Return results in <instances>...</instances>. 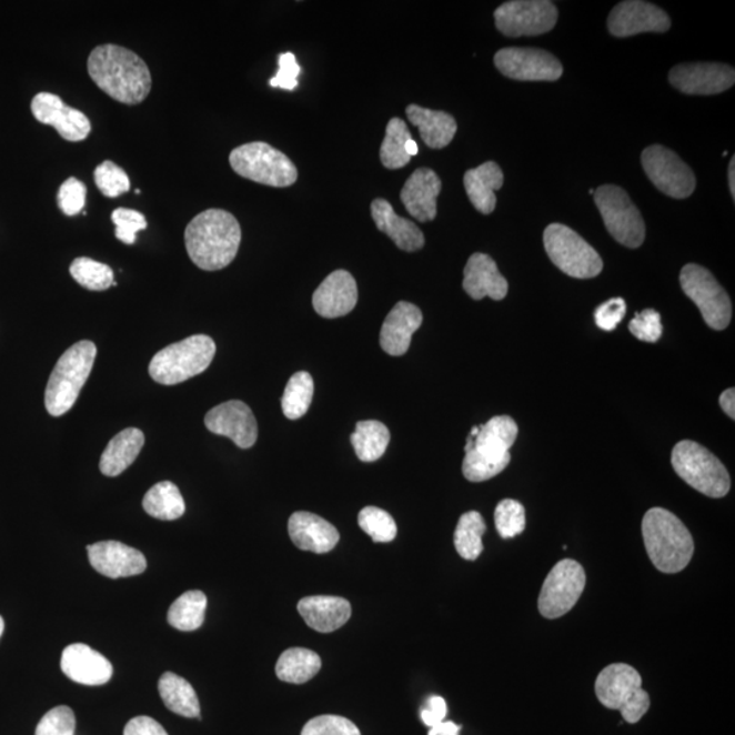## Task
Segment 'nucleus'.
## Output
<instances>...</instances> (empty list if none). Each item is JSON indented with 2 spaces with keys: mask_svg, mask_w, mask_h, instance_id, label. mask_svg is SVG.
I'll return each instance as SVG.
<instances>
[{
  "mask_svg": "<svg viewBox=\"0 0 735 735\" xmlns=\"http://www.w3.org/2000/svg\"><path fill=\"white\" fill-rule=\"evenodd\" d=\"M98 348L81 341L60 355L46 389L47 412L60 417L71 411L93 370Z\"/></svg>",
  "mask_w": 735,
  "mask_h": 735,
  "instance_id": "5",
  "label": "nucleus"
},
{
  "mask_svg": "<svg viewBox=\"0 0 735 735\" xmlns=\"http://www.w3.org/2000/svg\"><path fill=\"white\" fill-rule=\"evenodd\" d=\"M75 726L74 711L68 706H58L41 718L34 735H74Z\"/></svg>",
  "mask_w": 735,
  "mask_h": 735,
  "instance_id": "45",
  "label": "nucleus"
},
{
  "mask_svg": "<svg viewBox=\"0 0 735 735\" xmlns=\"http://www.w3.org/2000/svg\"><path fill=\"white\" fill-rule=\"evenodd\" d=\"M413 140L407 125L400 118L391 119L381 148L382 164L387 170H400L411 162L412 157L407 155L405 144Z\"/></svg>",
  "mask_w": 735,
  "mask_h": 735,
  "instance_id": "39",
  "label": "nucleus"
},
{
  "mask_svg": "<svg viewBox=\"0 0 735 735\" xmlns=\"http://www.w3.org/2000/svg\"><path fill=\"white\" fill-rule=\"evenodd\" d=\"M668 81L685 94H718L734 85L735 71L732 66L721 63L678 64L668 74Z\"/></svg>",
  "mask_w": 735,
  "mask_h": 735,
  "instance_id": "18",
  "label": "nucleus"
},
{
  "mask_svg": "<svg viewBox=\"0 0 735 735\" xmlns=\"http://www.w3.org/2000/svg\"><path fill=\"white\" fill-rule=\"evenodd\" d=\"M644 546L651 563L664 574H678L689 565L695 553L689 530L665 509H651L642 522Z\"/></svg>",
  "mask_w": 735,
  "mask_h": 735,
  "instance_id": "3",
  "label": "nucleus"
},
{
  "mask_svg": "<svg viewBox=\"0 0 735 735\" xmlns=\"http://www.w3.org/2000/svg\"><path fill=\"white\" fill-rule=\"evenodd\" d=\"M447 713V703L444 698L442 696H431L425 702L424 708L421 709V719L427 727H433L444 722Z\"/></svg>",
  "mask_w": 735,
  "mask_h": 735,
  "instance_id": "52",
  "label": "nucleus"
},
{
  "mask_svg": "<svg viewBox=\"0 0 735 735\" xmlns=\"http://www.w3.org/2000/svg\"><path fill=\"white\" fill-rule=\"evenodd\" d=\"M60 667L71 681L88 686L110 683L113 667L110 661L88 644L75 643L66 647Z\"/></svg>",
  "mask_w": 735,
  "mask_h": 735,
  "instance_id": "23",
  "label": "nucleus"
},
{
  "mask_svg": "<svg viewBox=\"0 0 735 735\" xmlns=\"http://www.w3.org/2000/svg\"><path fill=\"white\" fill-rule=\"evenodd\" d=\"M229 162L241 178L259 184L283 189L296 183L299 178L292 160L266 142L241 144L232 150Z\"/></svg>",
  "mask_w": 735,
  "mask_h": 735,
  "instance_id": "9",
  "label": "nucleus"
},
{
  "mask_svg": "<svg viewBox=\"0 0 735 735\" xmlns=\"http://www.w3.org/2000/svg\"><path fill=\"white\" fill-rule=\"evenodd\" d=\"M217 352L210 336L199 334L172 343L162 349L150 361L149 373L153 381L164 385H174L189 381L207 371Z\"/></svg>",
  "mask_w": 735,
  "mask_h": 735,
  "instance_id": "6",
  "label": "nucleus"
},
{
  "mask_svg": "<svg viewBox=\"0 0 735 735\" xmlns=\"http://www.w3.org/2000/svg\"><path fill=\"white\" fill-rule=\"evenodd\" d=\"M423 312L417 305L400 301L390 311L381 331V346L390 355H403L411 348L413 334L423 324Z\"/></svg>",
  "mask_w": 735,
  "mask_h": 735,
  "instance_id": "26",
  "label": "nucleus"
},
{
  "mask_svg": "<svg viewBox=\"0 0 735 735\" xmlns=\"http://www.w3.org/2000/svg\"><path fill=\"white\" fill-rule=\"evenodd\" d=\"M495 66L516 81H557L563 75L558 59L540 48H503L495 56Z\"/></svg>",
  "mask_w": 735,
  "mask_h": 735,
  "instance_id": "16",
  "label": "nucleus"
},
{
  "mask_svg": "<svg viewBox=\"0 0 735 735\" xmlns=\"http://www.w3.org/2000/svg\"><path fill=\"white\" fill-rule=\"evenodd\" d=\"M672 465L679 479L703 495L721 499L731 491L727 469L706 447L692 440H683L673 449Z\"/></svg>",
  "mask_w": 735,
  "mask_h": 735,
  "instance_id": "8",
  "label": "nucleus"
},
{
  "mask_svg": "<svg viewBox=\"0 0 735 735\" xmlns=\"http://www.w3.org/2000/svg\"><path fill=\"white\" fill-rule=\"evenodd\" d=\"M442 180L430 168H419L407 179L401 191V201L407 213L420 222H430L437 215V197Z\"/></svg>",
  "mask_w": 735,
  "mask_h": 735,
  "instance_id": "24",
  "label": "nucleus"
},
{
  "mask_svg": "<svg viewBox=\"0 0 735 735\" xmlns=\"http://www.w3.org/2000/svg\"><path fill=\"white\" fill-rule=\"evenodd\" d=\"M87 185L77 178H69L60 185L58 207L66 215L80 214L87 203Z\"/></svg>",
  "mask_w": 735,
  "mask_h": 735,
  "instance_id": "48",
  "label": "nucleus"
},
{
  "mask_svg": "<svg viewBox=\"0 0 735 735\" xmlns=\"http://www.w3.org/2000/svg\"><path fill=\"white\" fill-rule=\"evenodd\" d=\"M461 726L455 725L454 722H442L439 725L431 727L427 735H460Z\"/></svg>",
  "mask_w": 735,
  "mask_h": 735,
  "instance_id": "55",
  "label": "nucleus"
},
{
  "mask_svg": "<svg viewBox=\"0 0 735 735\" xmlns=\"http://www.w3.org/2000/svg\"><path fill=\"white\" fill-rule=\"evenodd\" d=\"M406 114L409 122L419 129L427 148L443 149L453 142L457 124L450 113L412 104L406 108Z\"/></svg>",
  "mask_w": 735,
  "mask_h": 735,
  "instance_id": "31",
  "label": "nucleus"
},
{
  "mask_svg": "<svg viewBox=\"0 0 735 735\" xmlns=\"http://www.w3.org/2000/svg\"><path fill=\"white\" fill-rule=\"evenodd\" d=\"M70 274L81 286L88 291H107L114 282L113 270L108 264L93 261V259L81 256L71 263Z\"/></svg>",
  "mask_w": 735,
  "mask_h": 735,
  "instance_id": "41",
  "label": "nucleus"
},
{
  "mask_svg": "<svg viewBox=\"0 0 735 735\" xmlns=\"http://www.w3.org/2000/svg\"><path fill=\"white\" fill-rule=\"evenodd\" d=\"M630 331L637 340L643 342H658L662 333H664L660 312H656L655 310L637 312L630 323Z\"/></svg>",
  "mask_w": 735,
  "mask_h": 735,
  "instance_id": "49",
  "label": "nucleus"
},
{
  "mask_svg": "<svg viewBox=\"0 0 735 735\" xmlns=\"http://www.w3.org/2000/svg\"><path fill=\"white\" fill-rule=\"evenodd\" d=\"M207 607V595L199 590H191L173 602L168 612V623L178 631H197L203 625Z\"/></svg>",
  "mask_w": 735,
  "mask_h": 735,
  "instance_id": "37",
  "label": "nucleus"
},
{
  "mask_svg": "<svg viewBox=\"0 0 735 735\" xmlns=\"http://www.w3.org/2000/svg\"><path fill=\"white\" fill-rule=\"evenodd\" d=\"M586 587V572L575 560L566 558L553 566L542 584L538 608L542 616L556 620L565 616L580 601Z\"/></svg>",
  "mask_w": 735,
  "mask_h": 735,
  "instance_id": "13",
  "label": "nucleus"
},
{
  "mask_svg": "<svg viewBox=\"0 0 735 735\" xmlns=\"http://www.w3.org/2000/svg\"><path fill=\"white\" fill-rule=\"evenodd\" d=\"M94 183L101 194L118 198L130 190L129 174L112 161H104L94 171Z\"/></svg>",
  "mask_w": 735,
  "mask_h": 735,
  "instance_id": "44",
  "label": "nucleus"
},
{
  "mask_svg": "<svg viewBox=\"0 0 735 735\" xmlns=\"http://www.w3.org/2000/svg\"><path fill=\"white\" fill-rule=\"evenodd\" d=\"M30 110L38 122L52 125L66 141H85L92 131V123L87 114L66 105L57 94H36Z\"/></svg>",
  "mask_w": 735,
  "mask_h": 735,
  "instance_id": "17",
  "label": "nucleus"
},
{
  "mask_svg": "<svg viewBox=\"0 0 735 735\" xmlns=\"http://www.w3.org/2000/svg\"><path fill=\"white\" fill-rule=\"evenodd\" d=\"M322 668V660L306 648H289L276 662L275 673L283 683L304 684L316 676Z\"/></svg>",
  "mask_w": 735,
  "mask_h": 735,
  "instance_id": "34",
  "label": "nucleus"
},
{
  "mask_svg": "<svg viewBox=\"0 0 735 735\" xmlns=\"http://www.w3.org/2000/svg\"><path fill=\"white\" fill-rule=\"evenodd\" d=\"M371 213L379 231L387 234L397 249L406 252L423 249L425 238L421 229L411 220L397 215L385 199H375L371 204Z\"/></svg>",
  "mask_w": 735,
  "mask_h": 735,
  "instance_id": "29",
  "label": "nucleus"
},
{
  "mask_svg": "<svg viewBox=\"0 0 735 735\" xmlns=\"http://www.w3.org/2000/svg\"><path fill=\"white\" fill-rule=\"evenodd\" d=\"M407 155L414 157L419 153V144L414 140L407 141L405 144Z\"/></svg>",
  "mask_w": 735,
  "mask_h": 735,
  "instance_id": "57",
  "label": "nucleus"
},
{
  "mask_svg": "<svg viewBox=\"0 0 735 735\" xmlns=\"http://www.w3.org/2000/svg\"><path fill=\"white\" fill-rule=\"evenodd\" d=\"M280 69L274 78L270 80L271 88L294 90L299 85L298 77L301 68L298 64L296 57L292 52L282 53L279 58Z\"/></svg>",
  "mask_w": 735,
  "mask_h": 735,
  "instance_id": "50",
  "label": "nucleus"
},
{
  "mask_svg": "<svg viewBox=\"0 0 735 735\" xmlns=\"http://www.w3.org/2000/svg\"><path fill=\"white\" fill-rule=\"evenodd\" d=\"M734 164H735V160H734V157H733V159L731 161V165H728V187H731V192H732L733 198H735V177H734L735 167H734Z\"/></svg>",
  "mask_w": 735,
  "mask_h": 735,
  "instance_id": "56",
  "label": "nucleus"
},
{
  "mask_svg": "<svg viewBox=\"0 0 735 735\" xmlns=\"http://www.w3.org/2000/svg\"><path fill=\"white\" fill-rule=\"evenodd\" d=\"M359 524L361 530H364V533L377 544H385L396 537L397 528L394 517L382 509L365 507L361 510Z\"/></svg>",
  "mask_w": 735,
  "mask_h": 735,
  "instance_id": "42",
  "label": "nucleus"
},
{
  "mask_svg": "<svg viewBox=\"0 0 735 735\" xmlns=\"http://www.w3.org/2000/svg\"><path fill=\"white\" fill-rule=\"evenodd\" d=\"M594 201L614 240L628 249H638L644 243L646 225L643 217L622 187H600L594 192Z\"/></svg>",
  "mask_w": 735,
  "mask_h": 735,
  "instance_id": "11",
  "label": "nucleus"
},
{
  "mask_svg": "<svg viewBox=\"0 0 735 735\" xmlns=\"http://www.w3.org/2000/svg\"><path fill=\"white\" fill-rule=\"evenodd\" d=\"M315 384L309 372H298L289 379L282 395V412L289 420H299L309 412Z\"/></svg>",
  "mask_w": 735,
  "mask_h": 735,
  "instance_id": "40",
  "label": "nucleus"
},
{
  "mask_svg": "<svg viewBox=\"0 0 735 735\" xmlns=\"http://www.w3.org/2000/svg\"><path fill=\"white\" fill-rule=\"evenodd\" d=\"M204 425L214 435L231 439L243 450L251 449L258 440L255 415L241 401H229L213 407L204 417Z\"/></svg>",
  "mask_w": 735,
  "mask_h": 735,
  "instance_id": "20",
  "label": "nucleus"
},
{
  "mask_svg": "<svg viewBox=\"0 0 735 735\" xmlns=\"http://www.w3.org/2000/svg\"><path fill=\"white\" fill-rule=\"evenodd\" d=\"M143 510L160 521H177L185 512V503L179 487L171 481H162L143 497Z\"/></svg>",
  "mask_w": 735,
  "mask_h": 735,
  "instance_id": "36",
  "label": "nucleus"
},
{
  "mask_svg": "<svg viewBox=\"0 0 735 735\" xmlns=\"http://www.w3.org/2000/svg\"><path fill=\"white\" fill-rule=\"evenodd\" d=\"M112 222L117 226L114 234L118 240L129 245L135 243L138 232L148 228V221L142 213L125 208L113 210Z\"/></svg>",
  "mask_w": 735,
  "mask_h": 735,
  "instance_id": "46",
  "label": "nucleus"
},
{
  "mask_svg": "<svg viewBox=\"0 0 735 735\" xmlns=\"http://www.w3.org/2000/svg\"><path fill=\"white\" fill-rule=\"evenodd\" d=\"M4 632V620L0 616V637H2Z\"/></svg>",
  "mask_w": 735,
  "mask_h": 735,
  "instance_id": "58",
  "label": "nucleus"
},
{
  "mask_svg": "<svg viewBox=\"0 0 735 735\" xmlns=\"http://www.w3.org/2000/svg\"><path fill=\"white\" fill-rule=\"evenodd\" d=\"M184 241L191 261L199 269L219 271L236 258L241 228L233 214L221 209H209L187 225Z\"/></svg>",
  "mask_w": 735,
  "mask_h": 735,
  "instance_id": "2",
  "label": "nucleus"
},
{
  "mask_svg": "<svg viewBox=\"0 0 735 735\" xmlns=\"http://www.w3.org/2000/svg\"><path fill=\"white\" fill-rule=\"evenodd\" d=\"M544 244L551 261L566 275L588 280L602 273L604 262L592 245L571 228L551 224L544 232Z\"/></svg>",
  "mask_w": 735,
  "mask_h": 735,
  "instance_id": "10",
  "label": "nucleus"
},
{
  "mask_svg": "<svg viewBox=\"0 0 735 735\" xmlns=\"http://www.w3.org/2000/svg\"><path fill=\"white\" fill-rule=\"evenodd\" d=\"M301 735H361L352 721L339 715H321L311 719Z\"/></svg>",
  "mask_w": 735,
  "mask_h": 735,
  "instance_id": "47",
  "label": "nucleus"
},
{
  "mask_svg": "<svg viewBox=\"0 0 735 735\" xmlns=\"http://www.w3.org/2000/svg\"><path fill=\"white\" fill-rule=\"evenodd\" d=\"M358 283L346 270H336L313 293L312 305L325 319L348 315L358 305Z\"/></svg>",
  "mask_w": 735,
  "mask_h": 735,
  "instance_id": "22",
  "label": "nucleus"
},
{
  "mask_svg": "<svg viewBox=\"0 0 735 735\" xmlns=\"http://www.w3.org/2000/svg\"><path fill=\"white\" fill-rule=\"evenodd\" d=\"M89 562L99 574L119 580L143 574L148 562L140 551L118 541H101L87 547Z\"/></svg>",
  "mask_w": 735,
  "mask_h": 735,
  "instance_id": "21",
  "label": "nucleus"
},
{
  "mask_svg": "<svg viewBox=\"0 0 735 735\" xmlns=\"http://www.w3.org/2000/svg\"><path fill=\"white\" fill-rule=\"evenodd\" d=\"M557 18L556 6L547 0H514L495 11L496 28L507 38L551 32Z\"/></svg>",
  "mask_w": 735,
  "mask_h": 735,
  "instance_id": "15",
  "label": "nucleus"
},
{
  "mask_svg": "<svg viewBox=\"0 0 735 735\" xmlns=\"http://www.w3.org/2000/svg\"><path fill=\"white\" fill-rule=\"evenodd\" d=\"M671 18L658 6L641 0L622 2L608 16V32L616 38H630L638 33H664L671 29Z\"/></svg>",
  "mask_w": 735,
  "mask_h": 735,
  "instance_id": "19",
  "label": "nucleus"
},
{
  "mask_svg": "<svg viewBox=\"0 0 735 735\" xmlns=\"http://www.w3.org/2000/svg\"><path fill=\"white\" fill-rule=\"evenodd\" d=\"M486 532L484 517L477 511H470L461 516L454 535V544L457 554L462 558L474 562L484 551L482 535Z\"/></svg>",
  "mask_w": 735,
  "mask_h": 735,
  "instance_id": "38",
  "label": "nucleus"
},
{
  "mask_svg": "<svg viewBox=\"0 0 735 735\" xmlns=\"http://www.w3.org/2000/svg\"><path fill=\"white\" fill-rule=\"evenodd\" d=\"M642 164L651 183L665 195L685 199L696 189V177L671 149L653 144L642 153Z\"/></svg>",
  "mask_w": 735,
  "mask_h": 735,
  "instance_id": "14",
  "label": "nucleus"
},
{
  "mask_svg": "<svg viewBox=\"0 0 735 735\" xmlns=\"http://www.w3.org/2000/svg\"><path fill=\"white\" fill-rule=\"evenodd\" d=\"M298 611L306 625L321 634L342 628L352 616V606L341 596H306L299 602Z\"/></svg>",
  "mask_w": 735,
  "mask_h": 735,
  "instance_id": "27",
  "label": "nucleus"
},
{
  "mask_svg": "<svg viewBox=\"0 0 735 735\" xmlns=\"http://www.w3.org/2000/svg\"><path fill=\"white\" fill-rule=\"evenodd\" d=\"M88 71L102 92L125 105L141 104L152 90L148 64L128 48L95 47L88 60Z\"/></svg>",
  "mask_w": 735,
  "mask_h": 735,
  "instance_id": "1",
  "label": "nucleus"
},
{
  "mask_svg": "<svg viewBox=\"0 0 735 735\" xmlns=\"http://www.w3.org/2000/svg\"><path fill=\"white\" fill-rule=\"evenodd\" d=\"M719 403L725 411V413L728 415L731 419H735V391L734 389H728L723 393L719 397Z\"/></svg>",
  "mask_w": 735,
  "mask_h": 735,
  "instance_id": "54",
  "label": "nucleus"
},
{
  "mask_svg": "<svg viewBox=\"0 0 735 735\" xmlns=\"http://www.w3.org/2000/svg\"><path fill=\"white\" fill-rule=\"evenodd\" d=\"M466 194L473 207L482 214H491L496 209L495 191L504 184V173L496 162L487 161L485 164L470 170L463 179Z\"/></svg>",
  "mask_w": 735,
  "mask_h": 735,
  "instance_id": "30",
  "label": "nucleus"
},
{
  "mask_svg": "<svg viewBox=\"0 0 735 735\" xmlns=\"http://www.w3.org/2000/svg\"><path fill=\"white\" fill-rule=\"evenodd\" d=\"M477 436H469L462 472L470 482L496 477L510 465V450L517 437V425L509 415H497L479 425Z\"/></svg>",
  "mask_w": 735,
  "mask_h": 735,
  "instance_id": "4",
  "label": "nucleus"
},
{
  "mask_svg": "<svg viewBox=\"0 0 735 735\" xmlns=\"http://www.w3.org/2000/svg\"><path fill=\"white\" fill-rule=\"evenodd\" d=\"M495 524L500 537L514 538L526 528V511L516 500L505 499L497 504Z\"/></svg>",
  "mask_w": 735,
  "mask_h": 735,
  "instance_id": "43",
  "label": "nucleus"
},
{
  "mask_svg": "<svg viewBox=\"0 0 735 735\" xmlns=\"http://www.w3.org/2000/svg\"><path fill=\"white\" fill-rule=\"evenodd\" d=\"M626 313L624 299L616 298L607 300L595 311V323L604 331H613L622 323Z\"/></svg>",
  "mask_w": 735,
  "mask_h": 735,
  "instance_id": "51",
  "label": "nucleus"
},
{
  "mask_svg": "<svg viewBox=\"0 0 735 735\" xmlns=\"http://www.w3.org/2000/svg\"><path fill=\"white\" fill-rule=\"evenodd\" d=\"M123 735H170L165 728L150 716H137L124 727Z\"/></svg>",
  "mask_w": 735,
  "mask_h": 735,
  "instance_id": "53",
  "label": "nucleus"
},
{
  "mask_svg": "<svg viewBox=\"0 0 735 735\" xmlns=\"http://www.w3.org/2000/svg\"><path fill=\"white\" fill-rule=\"evenodd\" d=\"M681 288L701 310L711 329L725 330L732 321V301L707 269L691 263L681 270Z\"/></svg>",
  "mask_w": 735,
  "mask_h": 735,
  "instance_id": "12",
  "label": "nucleus"
},
{
  "mask_svg": "<svg viewBox=\"0 0 735 735\" xmlns=\"http://www.w3.org/2000/svg\"><path fill=\"white\" fill-rule=\"evenodd\" d=\"M289 537L301 551L329 553L340 542V533L333 524L311 512H294L288 524Z\"/></svg>",
  "mask_w": 735,
  "mask_h": 735,
  "instance_id": "25",
  "label": "nucleus"
},
{
  "mask_svg": "<svg viewBox=\"0 0 735 735\" xmlns=\"http://www.w3.org/2000/svg\"><path fill=\"white\" fill-rule=\"evenodd\" d=\"M144 444L143 432L128 427L119 432L101 455L100 470L107 477H118L135 462Z\"/></svg>",
  "mask_w": 735,
  "mask_h": 735,
  "instance_id": "32",
  "label": "nucleus"
},
{
  "mask_svg": "<svg viewBox=\"0 0 735 735\" xmlns=\"http://www.w3.org/2000/svg\"><path fill=\"white\" fill-rule=\"evenodd\" d=\"M595 695L602 706L622 713L625 722L637 723L648 713L650 695L641 674L626 664L608 665L595 681Z\"/></svg>",
  "mask_w": 735,
  "mask_h": 735,
  "instance_id": "7",
  "label": "nucleus"
},
{
  "mask_svg": "<svg viewBox=\"0 0 735 735\" xmlns=\"http://www.w3.org/2000/svg\"><path fill=\"white\" fill-rule=\"evenodd\" d=\"M463 289L473 300L491 298L500 301L507 296L509 282L490 255L477 252L470 256L466 264Z\"/></svg>",
  "mask_w": 735,
  "mask_h": 735,
  "instance_id": "28",
  "label": "nucleus"
},
{
  "mask_svg": "<svg viewBox=\"0 0 735 735\" xmlns=\"http://www.w3.org/2000/svg\"><path fill=\"white\" fill-rule=\"evenodd\" d=\"M389 427L381 421H360L351 436V443L361 462H376L384 455L390 444Z\"/></svg>",
  "mask_w": 735,
  "mask_h": 735,
  "instance_id": "35",
  "label": "nucleus"
},
{
  "mask_svg": "<svg viewBox=\"0 0 735 735\" xmlns=\"http://www.w3.org/2000/svg\"><path fill=\"white\" fill-rule=\"evenodd\" d=\"M159 692L165 707L184 718L201 719V704L189 681L167 672L159 681Z\"/></svg>",
  "mask_w": 735,
  "mask_h": 735,
  "instance_id": "33",
  "label": "nucleus"
}]
</instances>
